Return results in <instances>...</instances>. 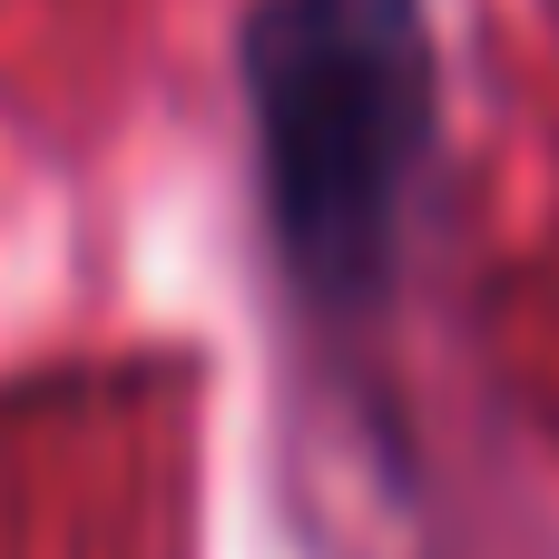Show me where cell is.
Returning a JSON list of instances; mask_svg holds the SVG:
<instances>
[{"label": "cell", "instance_id": "cell-1", "mask_svg": "<svg viewBox=\"0 0 559 559\" xmlns=\"http://www.w3.org/2000/svg\"><path fill=\"white\" fill-rule=\"evenodd\" d=\"M255 69L295 246L314 265L373 246L423 108V49L403 0H285Z\"/></svg>", "mask_w": 559, "mask_h": 559}]
</instances>
